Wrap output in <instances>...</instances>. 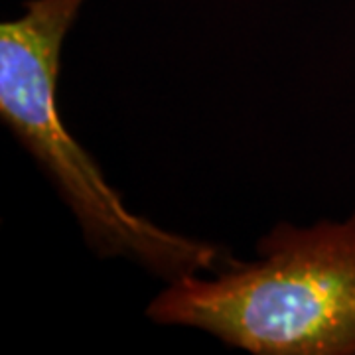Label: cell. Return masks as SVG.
Returning a JSON list of instances; mask_svg holds the SVG:
<instances>
[{
    "label": "cell",
    "instance_id": "obj_1",
    "mask_svg": "<svg viewBox=\"0 0 355 355\" xmlns=\"http://www.w3.org/2000/svg\"><path fill=\"white\" fill-rule=\"evenodd\" d=\"M261 259L216 279L172 280L146 314L257 355H355V214L308 229L279 223Z\"/></svg>",
    "mask_w": 355,
    "mask_h": 355
},
{
    "label": "cell",
    "instance_id": "obj_2",
    "mask_svg": "<svg viewBox=\"0 0 355 355\" xmlns=\"http://www.w3.org/2000/svg\"><path fill=\"white\" fill-rule=\"evenodd\" d=\"M85 0H28L0 24V119L36 158L73 211L85 241L103 257H128L172 280L223 270L237 261L209 243L182 237L128 209L62 121V46Z\"/></svg>",
    "mask_w": 355,
    "mask_h": 355
}]
</instances>
